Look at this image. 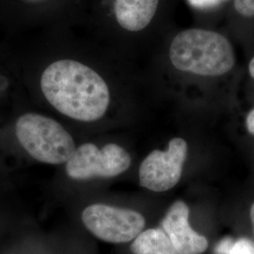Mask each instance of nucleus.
Segmentation results:
<instances>
[{
  "instance_id": "nucleus-10",
  "label": "nucleus",
  "mask_w": 254,
  "mask_h": 254,
  "mask_svg": "<svg viewBox=\"0 0 254 254\" xmlns=\"http://www.w3.org/2000/svg\"><path fill=\"white\" fill-rule=\"evenodd\" d=\"M216 254H254V244L246 238L236 241H233L231 238H225L218 243L216 248Z\"/></svg>"
},
{
  "instance_id": "nucleus-4",
  "label": "nucleus",
  "mask_w": 254,
  "mask_h": 254,
  "mask_svg": "<svg viewBox=\"0 0 254 254\" xmlns=\"http://www.w3.org/2000/svg\"><path fill=\"white\" fill-rule=\"evenodd\" d=\"M82 221L92 235L109 243L134 240L145 227V218L135 210L103 203L91 204L82 212Z\"/></svg>"
},
{
  "instance_id": "nucleus-13",
  "label": "nucleus",
  "mask_w": 254,
  "mask_h": 254,
  "mask_svg": "<svg viewBox=\"0 0 254 254\" xmlns=\"http://www.w3.org/2000/svg\"><path fill=\"white\" fill-rule=\"evenodd\" d=\"M246 126L249 133L254 136V109L248 114L246 120Z\"/></svg>"
},
{
  "instance_id": "nucleus-12",
  "label": "nucleus",
  "mask_w": 254,
  "mask_h": 254,
  "mask_svg": "<svg viewBox=\"0 0 254 254\" xmlns=\"http://www.w3.org/2000/svg\"><path fill=\"white\" fill-rule=\"evenodd\" d=\"M225 1L227 0H188L191 7L199 9H213L218 7Z\"/></svg>"
},
{
  "instance_id": "nucleus-9",
  "label": "nucleus",
  "mask_w": 254,
  "mask_h": 254,
  "mask_svg": "<svg viewBox=\"0 0 254 254\" xmlns=\"http://www.w3.org/2000/svg\"><path fill=\"white\" fill-rule=\"evenodd\" d=\"M130 249L134 254H178L161 229H148L140 233L133 240Z\"/></svg>"
},
{
  "instance_id": "nucleus-8",
  "label": "nucleus",
  "mask_w": 254,
  "mask_h": 254,
  "mask_svg": "<svg viewBox=\"0 0 254 254\" xmlns=\"http://www.w3.org/2000/svg\"><path fill=\"white\" fill-rule=\"evenodd\" d=\"M159 0H115L119 25L129 31L144 29L154 18Z\"/></svg>"
},
{
  "instance_id": "nucleus-6",
  "label": "nucleus",
  "mask_w": 254,
  "mask_h": 254,
  "mask_svg": "<svg viewBox=\"0 0 254 254\" xmlns=\"http://www.w3.org/2000/svg\"><path fill=\"white\" fill-rule=\"evenodd\" d=\"M188 155V143L181 137H174L166 151L155 150L139 167L141 187L154 192H164L180 181L183 166Z\"/></svg>"
},
{
  "instance_id": "nucleus-16",
  "label": "nucleus",
  "mask_w": 254,
  "mask_h": 254,
  "mask_svg": "<svg viewBox=\"0 0 254 254\" xmlns=\"http://www.w3.org/2000/svg\"><path fill=\"white\" fill-rule=\"evenodd\" d=\"M27 1H30V2H36V1H41V0H27Z\"/></svg>"
},
{
  "instance_id": "nucleus-2",
  "label": "nucleus",
  "mask_w": 254,
  "mask_h": 254,
  "mask_svg": "<svg viewBox=\"0 0 254 254\" xmlns=\"http://www.w3.org/2000/svg\"><path fill=\"white\" fill-rule=\"evenodd\" d=\"M170 59L179 71L202 76L225 74L236 64L235 51L227 38L200 28L187 29L174 37Z\"/></svg>"
},
{
  "instance_id": "nucleus-14",
  "label": "nucleus",
  "mask_w": 254,
  "mask_h": 254,
  "mask_svg": "<svg viewBox=\"0 0 254 254\" xmlns=\"http://www.w3.org/2000/svg\"><path fill=\"white\" fill-rule=\"evenodd\" d=\"M249 72L251 76L254 79V57L253 58V60L251 61V63L249 64Z\"/></svg>"
},
{
  "instance_id": "nucleus-5",
  "label": "nucleus",
  "mask_w": 254,
  "mask_h": 254,
  "mask_svg": "<svg viewBox=\"0 0 254 254\" xmlns=\"http://www.w3.org/2000/svg\"><path fill=\"white\" fill-rule=\"evenodd\" d=\"M130 165V154L118 144L109 143L99 149L92 143H85L76 148L67 161L66 173L75 180L110 178L125 173Z\"/></svg>"
},
{
  "instance_id": "nucleus-11",
  "label": "nucleus",
  "mask_w": 254,
  "mask_h": 254,
  "mask_svg": "<svg viewBox=\"0 0 254 254\" xmlns=\"http://www.w3.org/2000/svg\"><path fill=\"white\" fill-rule=\"evenodd\" d=\"M234 4L239 14L245 17L254 16V0H235Z\"/></svg>"
},
{
  "instance_id": "nucleus-1",
  "label": "nucleus",
  "mask_w": 254,
  "mask_h": 254,
  "mask_svg": "<svg viewBox=\"0 0 254 254\" xmlns=\"http://www.w3.org/2000/svg\"><path fill=\"white\" fill-rule=\"evenodd\" d=\"M41 89L55 109L73 120H99L109 108L107 83L89 66L73 60L50 64L42 74Z\"/></svg>"
},
{
  "instance_id": "nucleus-15",
  "label": "nucleus",
  "mask_w": 254,
  "mask_h": 254,
  "mask_svg": "<svg viewBox=\"0 0 254 254\" xmlns=\"http://www.w3.org/2000/svg\"><path fill=\"white\" fill-rule=\"evenodd\" d=\"M250 215H251V220H252V225H253V230H254V202L253 203L252 207H251V213H250Z\"/></svg>"
},
{
  "instance_id": "nucleus-7",
  "label": "nucleus",
  "mask_w": 254,
  "mask_h": 254,
  "mask_svg": "<svg viewBox=\"0 0 254 254\" xmlns=\"http://www.w3.org/2000/svg\"><path fill=\"white\" fill-rule=\"evenodd\" d=\"M190 209L186 202L177 200L167 211L162 228L178 254H201L208 248L204 236L195 232L189 222Z\"/></svg>"
},
{
  "instance_id": "nucleus-3",
  "label": "nucleus",
  "mask_w": 254,
  "mask_h": 254,
  "mask_svg": "<svg viewBox=\"0 0 254 254\" xmlns=\"http://www.w3.org/2000/svg\"><path fill=\"white\" fill-rule=\"evenodd\" d=\"M15 133L22 147L43 163H67L75 151L73 137L66 129L53 119L40 114L21 116Z\"/></svg>"
}]
</instances>
